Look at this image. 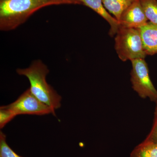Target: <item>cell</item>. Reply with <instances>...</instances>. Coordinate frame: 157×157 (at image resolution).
Here are the masks:
<instances>
[{
	"label": "cell",
	"mask_w": 157,
	"mask_h": 157,
	"mask_svg": "<svg viewBox=\"0 0 157 157\" xmlns=\"http://www.w3.org/2000/svg\"><path fill=\"white\" fill-rule=\"evenodd\" d=\"M71 5L69 0H0V30H13L42 8L53 5Z\"/></svg>",
	"instance_id": "6da1fadb"
},
{
	"label": "cell",
	"mask_w": 157,
	"mask_h": 157,
	"mask_svg": "<svg viewBox=\"0 0 157 157\" xmlns=\"http://www.w3.org/2000/svg\"><path fill=\"white\" fill-rule=\"evenodd\" d=\"M17 74L25 76L29 81V89L35 97L54 110L61 106L62 97L46 81L49 70L40 60H36L29 67L16 70Z\"/></svg>",
	"instance_id": "7a4b0ae2"
},
{
	"label": "cell",
	"mask_w": 157,
	"mask_h": 157,
	"mask_svg": "<svg viewBox=\"0 0 157 157\" xmlns=\"http://www.w3.org/2000/svg\"><path fill=\"white\" fill-rule=\"evenodd\" d=\"M114 47L122 61L145 59L147 56L138 29L120 27L116 34Z\"/></svg>",
	"instance_id": "3957f363"
},
{
	"label": "cell",
	"mask_w": 157,
	"mask_h": 157,
	"mask_svg": "<svg viewBox=\"0 0 157 157\" xmlns=\"http://www.w3.org/2000/svg\"><path fill=\"white\" fill-rule=\"evenodd\" d=\"M132 69L131 81L132 88L139 97L143 99L149 98L151 101L157 100V90L149 76L148 66L144 59L131 61Z\"/></svg>",
	"instance_id": "277c9868"
},
{
	"label": "cell",
	"mask_w": 157,
	"mask_h": 157,
	"mask_svg": "<svg viewBox=\"0 0 157 157\" xmlns=\"http://www.w3.org/2000/svg\"><path fill=\"white\" fill-rule=\"evenodd\" d=\"M5 107L10 109L15 115L21 114L56 116L55 110L39 101L31 92L29 89L25 91L17 100Z\"/></svg>",
	"instance_id": "5b68a950"
},
{
	"label": "cell",
	"mask_w": 157,
	"mask_h": 157,
	"mask_svg": "<svg viewBox=\"0 0 157 157\" xmlns=\"http://www.w3.org/2000/svg\"><path fill=\"white\" fill-rule=\"evenodd\" d=\"M118 22L121 27L135 29L140 28L147 23L148 20L140 0H135L123 11Z\"/></svg>",
	"instance_id": "8992f818"
},
{
	"label": "cell",
	"mask_w": 157,
	"mask_h": 157,
	"mask_svg": "<svg viewBox=\"0 0 157 157\" xmlns=\"http://www.w3.org/2000/svg\"><path fill=\"white\" fill-rule=\"evenodd\" d=\"M80 5H83L92 9L101 17L104 18L110 26L109 35L111 36L115 35L119 28V23L115 17L112 16L105 9L102 0H78Z\"/></svg>",
	"instance_id": "52a82bcc"
},
{
	"label": "cell",
	"mask_w": 157,
	"mask_h": 157,
	"mask_svg": "<svg viewBox=\"0 0 157 157\" xmlns=\"http://www.w3.org/2000/svg\"><path fill=\"white\" fill-rule=\"evenodd\" d=\"M147 55L157 53V25L148 21L145 25L138 29Z\"/></svg>",
	"instance_id": "ba28073f"
},
{
	"label": "cell",
	"mask_w": 157,
	"mask_h": 157,
	"mask_svg": "<svg viewBox=\"0 0 157 157\" xmlns=\"http://www.w3.org/2000/svg\"><path fill=\"white\" fill-rule=\"evenodd\" d=\"M135 0H102L105 9L118 21L123 11Z\"/></svg>",
	"instance_id": "9c48e42d"
},
{
	"label": "cell",
	"mask_w": 157,
	"mask_h": 157,
	"mask_svg": "<svg viewBox=\"0 0 157 157\" xmlns=\"http://www.w3.org/2000/svg\"><path fill=\"white\" fill-rule=\"evenodd\" d=\"M130 157H157V143L144 140L135 147Z\"/></svg>",
	"instance_id": "30bf717a"
},
{
	"label": "cell",
	"mask_w": 157,
	"mask_h": 157,
	"mask_svg": "<svg viewBox=\"0 0 157 157\" xmlns=\"http://www.w3.org/2000/svg\"><path fill=\"white\" fill-rule=\"evenodd\" d=\"M145 16L149 22L157 25V0H140Z\"/></svg>",
	"instance_id": "8fae6325"
},
{
	"label": "cell",
	"mask_w": 157,
	"mask_h": 157,
	"mask_svg": "<svg viewBox=\"0 0 157 157\" xmlns=\"http://www.w3.org/2000/svg\"><path fill=\"white\" fill-rule=\"evenodd\" d=\"M0 157H23L16 154L8 145L6 135L0 132Z\"/></svg>",
	"instance_id": "7c38bea8"
},
{
	"label": "cell",
	"mask_w": 157,
	"mask_h": 157,
	"mask_svg": "<svg viewBox=\"0 0 157 157\" xmlns=\"http://www.w3.org/2000/svg\"><path fill=\"white\" fill-rule=\"evenodd\" d=\"M16 117L14 113L5 106L0 107V128H2Z\"/></svg>",
	"instance_id": "4fadbf2b"
},
{
	"label": "cell",
	"mask_w": 157,
	"mask_h": 157,
	"mask_svg": "<svg viewBox=\"0 0 157 157\" xmlns=\"http://www.w3.org/2000/svg\"><path fill=\"white\" fill-rule=\"evenodd\" d=\"M145 141L157 143V114H155L154 120L149 134L145 138Z\"/></svg>",
	"instance_id": "5bb4252c"
},
{
	"label": "cell",
	"mask_w": 157,
	"mask_h": 157,
	"mask_svg": "<svg viewBox=\"0 0 157 157\" xmlns=\"http://www.w3.org/2000/svg\"><path fill=\"white\" fill-rule=\"evenodd\" d=\"M73 5H80L78 0H69Z\"/></svg>",
	"instance_id": "9a60e30c"
},
{
	"label": "cell",
	"mask_w": 157,
	"mask_h": 157,
	"mask_svg": "<svg viewBox=\"0 0 157 157\" xmlns=\"http://www.w3.org/2000/svg\"><path fill=\"white\" fill-rule=\"evenodd\" d=\"M156 107L155 109V114H157V100L156 101Z\"/></svg>",
	"instance_id": "2e32d148"
}]
</instances>
